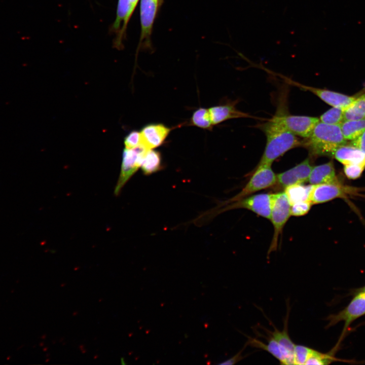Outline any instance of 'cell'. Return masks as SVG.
<instances>
[{"label":"cell","mask_w":365,"mask_h":365,"mask_svg":"<svg viewBox=\"0 0 365 365\" xmlns=\"http://www.w3.org/2000/svg\"><path fill=\"white\" fill-rule=\"evenodd\" d=\"M260 127L266 136L264 152L258 165H270L289 150L302 145L297 136L270 119Z\"/></svg>","instance_id":"cell-1"},{"label":"cell","mask_w":365,"mask_h":365,"mask_svg":"<svg viewBox=\"0 0 365 365\" xmlns=\"http://www.w3.org/2000/svg\"><path fill=\"white\" fill-rule=\"evenodd\" d=\"M340 124L331 125L320 122L316 124L309 136L302 141V145L313 157L330 156L339 147L346 144Z\"/></svg>","instance_id":"cell-2"},{"label":"cell","mask_w":365,"mask_h":365,"mask_svg":"<svg viewBox=\"0 0 365 365\" xmlns=\"http://www.w3.org/2000/svg\"><path fill=\"white\" fill-rule=\"evenodd\" d=\"M270 197L271 215L270 220L274 227V233L268 251V254L276 250L279 235L281 234L284 225L291 215V205L284 192L270 194Z\"/></svg>","instance_id":"cell-3"},{"label":"cell","mask_w":365,"mask_h":365,"mask_svg":"<svg viewBox=\"0 0 365 365\" xmlns=\"http://www.w3.org/2000/svg\"><path fill=\"white\" fill-rule=\"evenodd\" d=\"M270 165H258L248 182L240 193L228 201L229 203L239 200L260 190L274 186L276 175Z\"/></svg>","instance_id":"cell-4"},{"label":"cell","mask_w":365,"mask_h":365,"mask_svg":"<svg viewBox=\"0 0 365 365\" xmlns=\"http://www.w3.org/2000/svg\"><path fill=\"white\" fill-rule=\"evenodd\" d=\"M358 188L343 185L341 182L312 185L309 201L312 204L325 203L336 198H345L356 195Z\"/></svg>","instance_id":"cell-5"},{"label":"cell","mask_w":365,"mask_h":365,"mask_svg":"<svg viewBox=\"0 0 365 365\" xmlns=\"http://www.w3.org/2000/svg\"><path fill=\"white\" fill-rule=\"evenodd\" d=\"M270 120L296 136L304 138L309 136L314 126L319 121L317 117L292 115L280 112Z\"/></svg>","instance_id":"cell-6"},{"label":"cell","mask_w":365,"mask_h":365,"mask_svg":"<svg viewBox=\"0 0 365 365\" xmlns=\"http://www.w3.org/2000/svg\"><path fill=\"white\" fill-rule=\"evenodd\" d=\"M365 315V293L354 291V296L349 304L337 314L328 316L327 327L335 325L340 321L344 322V326L341 338L344 336L351 323L356 319Z\"/></svg>","instance_id":"cell-7"},{"label":"cell","mask_w":365,"mask_h":365,"mask_svg":"<svg viewBox=\"0 0 365 365\" xmlns=\"http://www.w3.org/2000/svg\"><path fill=\"white\" fill-rule=\"evenodd\" d=\"M147 150L141 144L133 149H124L121 171L115 189L116 194L119 193L127 181L141 166L143 155Z\"/></svg>","instance_id":"cell-8"},{"label":"cell","mask_w":365,"mask_h":365,"mask_svg":"<svg viewBox=\"0 0 365 365\" xmlns=\"http://www.w3.org/2000/svg\"><path fill=\"white\" fill-rule=\"evenodd\" d=\"M238 208L248 209L258 215L270 220L271 215L270 194L263 193L248 196L234 201V203L227 207L226 209Z\"/></svg>","instance_id":"cell-9"},{"label":"cell","mask_w":365,"mask_h":365,"mask_svg":"<svg viewBox=\"0 0 365 365\" xmlns=\"http://www.w3.org/2000/svg\"><path fill=\"white\" fill-rule=\"evenodd\" d=\"M287 81L304 90L313 93L324 102L333 107H340L344 110L347 108L356 98L353 96H348L329 90L308 86L288 79Z\"/></svg>","instance_id":"cell-10"},{"label":"cell","mask_w":365,"mask_h":365,"mask_svg":"<svg viewBox=\"0 0 365 365\" xmlns=\"http://www.w3.org/2000/svg\"><path fill=\"white\" fill-rule=\"evenodd\" d=\"M313 166L307 158L294 167L276 175V183L284 189L289 186L308 181Z\"/></svg>","instance_id":"cell-11"},{"label":"cell","mask_w":365,"mask_h":365,"mask_svg":"<svg viewBox=\"0 0 365 365\" xmlns=\"http://www.w3.org/2000/svg\"><path fill=\"white\" fill-rule=\"evenodd\" d=\"M159 0H141L140 17L141 35L140 44L149 45L153 23L158 11Z\"/></svg>","instance_id":"cell-12"},{"label":"cell","mask_w":365,"mask_h":365,"mask_svg":"<svg viewBox=\"0 0 365 365\" xmlns=\"http://www.w3.org/2000/svg\"><path fill=\"white\" fill-rule=\"evenodd\" d=\"M171 128L162 123H151L141 131V145L147 149H154L161 145L168 136Z\"/></svg>","instance_id":"cell-13"},{"label":"cell","mask_w":365,"mask_h":365,"mask_svg":"<svg viewBox=\"0 0 365 365\" xmlns=\"http://www.w3.org/2000/svg\"><path fill=\"white\" fill-rule=\"evenodd\" d=\"M130 10V0L118 1L116 17L111 28L115 34L114 44L118 49L121 48L123 45L127 25L131 17Z\"/></svg>","instance_id":"cell-14"},{"label":"cell","mask_w":365,"mask_h":365,"mask_svg":"<svg viewBox=\"0 0 365 365\" xmlns=\"http://www.w3.org/2000/svg\"><path fill=\"white\" fill-rule=\"evenodd\" d=\"M208 110L213 126L229 119L251 117L249 114L237 109L235 102L220 104L210 107Z\"/></svg>","instance_id":"cell-15"},{"label":"cell","mask_w":365,"mask_h":365,"mask_svg":"<svg viewBox=\"0 0 365 365\" xmlns=\"http://www.w3.org/2000/svg\"><path fill=\"white\" fill-rule=\"evenodd\" d=\"M289 308L284 319V326L282 331H279L276 328H274L273 332L267 331L268 334L274 338L280 345L286 358L287 364H295L294 353L296 344L291 340L288 333Z\"/></svg>","instance_id":"cell-16"},{"label":"cell","mask_w":365,"mask_h":365,"mask_svg":"<svg viewBox=\"0 0 365 365\" xmlns=\"http://www.w3.org/2000/svg\"><path fill=\"white\" fill-rule=\"evenodd\" d=\"M308 181L312 185L340 182L332 161L313 166Z\"/></svg>","instance_id":"cell-17"},{"label":"cell","mask_w":365,"mask_h":365,"mask_svg":"<svg viewBox=\"0 0 365 365\" xmlns=\"http://www.w3.org/2000/svg\"><path fill=\"white\" fill-rule=\"evenodd\" d=\"M332 157L344 165L359 164L365 166V154L352 144H346L339 147L335 150Z\"/></svg>","instance_id":"cell-18"},{"label":"cell","mask_w":365,"mask_h":365,"mask_svg":"<svg viewBox=\"0 0 365 365\" xmlns=\"http://www.w3.org/2000/svg\"><path fill=\"white\" fill-rule=\"evenodd\" d=\"M247 343L252 346L261 348L268 351L279 360L281 364H287L286 358L280 345L276 340L270 335L267 344L252 338H250Z\"/></svg>","instance_id":"cell-19"},{"label":"cell","mask_w":365,"mask_h":365,"mask_svg":"<svg viewBox=\"0 0 365 365\" xmlns=\"http://www.w3.org/2000/svg\"><path fill=\"white\" fill-rule=\"evenodd\" d=\"M342 134L346 140H353L365 130V119L344 120L340 124Z\"/></svg>","instance_id":"cell-20"},{"label":"cell","mask_w":365,"mask_h":365,"mask_svg":"<svg viewBox=\"0 0 365 365\" xmlns=\"http://www.w3.org/2000/svg\"><path fill=\"white\" fill-rule=\"evenodd\" d=\"M161 167L162 158L160 152L154 149L147 150L140 166L143 172L145 174H150L160 170Z\"/></svg>","instance_id":"cell-21"},{"label":"cell","mask_w":365,"mask_h":365,"mask_svg":"<svg viewBox=\"0 0 365 365\" xmlns=\"http://www.w3.org/2000/svg\"><path fill=\"white\" fill-rule=\"evenodd\" d=\"M312 185L304 186L302 184L293 185L284 189L290 205L299 202L309 200V197Z\"/></svg>","instance_id":"cell-22"},{"label":"cell","mask_w":365,"mask_h":365,"mask_svg":"<svg viewBox=\"0 0 365 365\" xmlns=\"http://www.w3.org/2000/svg\"><path fill=\"white\" fill-rule=\"evenodd\" d=\"M365 119V93L357 97L344 111V120Z\"/></svg>","instance_id":"cell-23"},{"label":"cell","mask_w":365,"mask_h":365,"mask_svg":"<svg viewBox=\"0 0 365 365\" xmlns=\"http://www.w3.org/2000/svg\"><path fill=\"white\" fill-rule=\"evenodd\" d=\"M191 124L199 128L211 130L213 125L208 108L200 107L195 111L191 118Z\"/></svg>","instance_id":"cell-24"},{"label":"cell","mask_w":365,"mask_h":365,"mask_svg":"<svg viewBox=\"0 0 365 365\" xmlns=\"http://www.w3.org/2000/svg\"><path fill=\"white\" fill-rule=\"evenodd\" d=\"M344 111L342 108L333 107L320 116L319 121L327 124H340L344 121Z\"/></svg>","instance_id":"cell-25"},{"label":"cell","mask_w":365,"mask_h":365,"mask_svg":"<svg viewBox=\"0 0 365 365\" xmlns=\"http://www.w3.org/2000/svg\"><path fill=\"white\" fill-rule=\"evenodd\" d=\"M336 360L337 359L333 355V352L323 353L313 349L305 364H328Z\"/></svg>","instance_id":"cell-26"},{"label":"cell","mask_w":365,"mask_h":365,"mask_svg":"<svg viewBox=\"0 0 365 365\" xmlns=\"http://www.w3.org/2000/svg\"><path fill=\"white\" fill-rule=\"evenodd\" d=\"M312 350L303 345H296L294 353L295 364H305Z\"/></svg>","instance_id":"cell-27"},{"label":"cell","mask_w":365,"mask_h":365,"mask_svg":"<svg viewBox=\"0 0 365 365\" xmlns=\"http://www.w3.org/2000/svg\"><path fill=\"white\" fill-rule=\"evenodd\" d=\"M312 205L309 200L295 203L290 206L291 215L299 216L306 214Z\"/></svg>","instance_id":"cell-28"},{"label":"cell","mask_w":365,"mask_h":365,"mask_svg":"<svg viewBox=\"0 0 365 365\" xmlns=\"http://www.w3.org/2000/svg\"><path fill=\"white\" fill-rule=\"evenodd\" d=\"M365 169V166L359 164L344 165V172L349 179H355L359 178Z\"/></svg>","instance_id":"cell-29"},{"label":"cell","mask_w":365,"mask_h":365,"mask_svg":"<svg viewBox=\"0 0 365 365\" xmlns=\"http://www.w3.org/2000/svg\"><path fill=\"white\" fill-rule=\"evenodd\" d=\"M124 144L126 149H133L141 144L140 132L132 131L125 138Z\"/></svg>","instance_id":"cell-30"},{"label":"cell","mask_w":365,"mask_h":365,"mask_svg":"<svg viewBox=\"0 0 365 365\" xmlns=\"http://www.w3.org/2000/svg\"><path fill=\"white\" fill-rule=\"evenodd\" d=\"M350 143L360 149L365 154V130L359 137L352 140Z\"/></svg>","instance_id":"cell-31"},{"label":"cell","mask_w":365,"mask_h":365,"mask_svg":"<svg viewBox=\"0 0 365 365\" xmlns=\"http://www.w3.org/2000/svg\"><path fill=\"white\" fill-rule=\"evenodd\" d=\"M245 347H244L240 351L238 352L236 354H235L234 356L232 357L231 358L223 361L220 363L219 364L221 365H229V364H234L236 363L237 362L239 361L241 359H242L244 357L241 355V352L243 350H244Z\"/></svg>","instance_id":"cell-32"},{"label":"cell","mask_w":365,"mask_h":365,"mask_svg":"<svg viewBox=\"0 0 365 365\" xmlns=\"http://www.w3.org/2000/svg\"><path fill=\"white\" fill-rule=\"evenodd\" d=\"M138 0H130V15L132 16L133 11L137 5Z\"/></svg>","instance_id":"cell-33"},{"label":"cell","mask_w":365,"mask_h":365,"mask_svg":"<svg viewBox=\"0 0 365 365\" xmlns=\"http://www.w3.org/2000/svg\"><path fill=\"white\" fill-rule=\"evenodd\" d=\"M355 291H362V292L365 293V285L361 288H359L356 289Z\"/></svg>","instance_id":"cell-34"}]
</instances>
